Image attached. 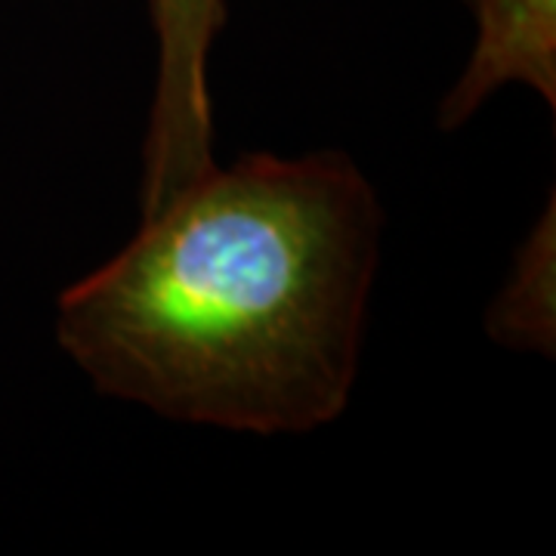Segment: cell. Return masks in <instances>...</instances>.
<instances>
[{"label": "cell", "instance_id": "277c9868", "mask_svg": "<svg viewBox=\"0 0 556 556\" xmlns=\"http://www.w3.org/2000/svg\"><path fill=\"white\" fill-rule=\"evenodd\" d=\"M554 201L547 217L532 229L529 241L519 248L514 276L504 285L501 298L492 303L489 328L501 343L514 350H554L556 300H554Z\"/></svg>", "mask_w": 556, "mask_h": 556}, {"label": "cell", "instance_id": "6da1fadb", "mask_svg": "<svg viewBox=\"0 0 556 556\" xmlns=\"http://www.w3.org/2000/svg\"><path fill=\"white\" fill-rule=\"evenodd\" d=\"M383 211L343 152L211 167L62 291L56 340L102 396L248 437L338 420L358 378Z\"/></svg>", "mask_w": 556, "mask_h": 556}, {"label": "cell", "instance_id": "7a4b0ae2", "mask_svg": "<svg viewBox=\"0 0 556 556\" xmlns=\"http://www.w3.org/2000/svg\"><path fill=\"white\" fill-rule=\"evenodd\" d=\"M155 87L142 146V214L155 211L214 161L211 53L226 25V0H149Z\"/></svg>", "mask_w": 556, "mask_h": 556}, {"label": "cell", "instance_id": "3957f363", "mask_svg": "<svg viewBox=\"0 0 556 556\" xmlns=\"http://www.w3.org/2000/svg\"><path fill=\"white\" fill-rule=\"evenodd\" d=\"M477 22L470 60L442 97L439 124L455 130L497 90L519 84L556 105V0H467Z\"/></svg>", "mask_w": 556, "mask_h": 556}]
</instances>
